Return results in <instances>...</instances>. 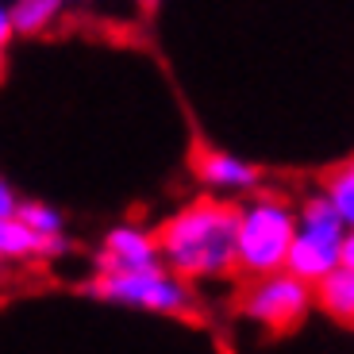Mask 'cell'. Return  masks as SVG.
<instances>
[{
    "label": "cell",
    "mask_w": 354,
    "mask_h": 354,
    "mask_svg": "<svg viewBox=\"0 0 354 354\" xmlns=\"http://www.w3.org/2000/svg\"><path fill=\"white\" fill-rule=\"evenodd\" d=\"M243 201L223 193H201L185 201L177 212L151 227L154 247L166 270L185 281H235L239 254H235V231H239Z\"/></svg>",
    "instance_id": "1"
},
{
    "label": "cell",
    "mask_w": 354,
    "mask_h": 354,
    "mask_svg": "<svg viewBox=\"0 0 354 354\" xmlns=\"http://www.w3.org/2000/svg\"><path fill=\"white\" fill-rule=\"evenodd\" d=\"M81 292L100 297L108 304H127V308L158 312L169 319H185V324H201V308L193 297V281L177 277L162 262L142 266V270H124V274H97L81 285Z\"/></svg>",
    "instance_id": "2"
},
{
    "label": "cell",
    "mask_w": 354,
    "mask_h": 354,
    "mask_svg": "<svg viewBox=\"0 0 354 354\" xmlns=\"http://www.w3.org/2000/svg\"><path fill=\"white\" fill-rule=\"evenodd\" d=\"M235 316L262 328L270 339H285L304 328L312 316V285L301 281L289 270H270V274L235 277Z\"/></svg>",
    "instance_id": "3"
},
{
    "label": "cell",
    "mask_w": 354,
    "mask_h": 354,
    "mask_svg": "<svg viewBox=\"0 0 354 354\" xmlns=\"http://www.w3.org/2000/svg\"><path fill=\"white\" fill-rule=\"evenodd\" d=\"M297 235V208L274 193H258L243 201L239 231H235V254H239V277L281 270L289 243Z\"/></svg>",
    "instance_id": "4"
},
{
    "label": "cell",
    "mask_w": 354,
    "mask_h": 354,
    "mask_svg": "<svg viewBox=\"0 0 354 354\" xmlns=\"http://www.w3.org/2000/svg\"><path fill=\"white\" fill-rule=\"evenodd\" d=\"M189 174L212 193H254V189H262V174L250 162L212 147L204 135H193V142H189Z\"/></svg>",
    "instance_id": "5"
},
{
    "label": "cell",
    "mask_w": 354,
    "mask_h": 354,
    "mask_svg": "<svg viewBox=\"0 0 354 354\" xmlns=\"http://www.w3.org/2000/svg\"><path fill=\"white\" fill-rule=\"evenodd\" d=\"M154 262H162V258L151 227H135V223L112 227L97 250V274H124V270H142Z\"/></svg>",
    "instance_id": "6"
},
{
    "label": "cell",
    "mask_w": 354,
    "mask_h": 354,
    "mask_svg": "<svg viewBox=\"0 0 354 354\" xmlns=\"http://www.w3.org/2000/svg\"><path fill=\"white\" fill-rule=\"evenodd\" d=\"M312 312H324L339 328H354V270L331 266L324 277L312 281Z\"/></svg>",
    "instance_id": "7"
},
{
    "label": "cell",
    "mask_w": 354,
    "mask_h": 354,
    "mask_svg": "<svg viewBox=\"0 0 354 354\" xmlns=\"http://www.w3.org/2000/svg\"><path fill=\"white\" fill-rule=\"evenodd\" d=\"M331 266H339V239H328V235L297 227V235L289 243V254H285V270L312 285L316 277L328 274Z\"/></svg>",
    "instance_id": "8"
},
{
    "label": "cell",
    "mask_w": 354,
    "mask_h": 354,
    "mask_svg": "<svg viewBox=\"0 0 354 354\" xmlns=\"http://www.w3.org/2000/svg\"><path fill=\"white\" fill-rule=\"evenodd\" d=\"M62 12H66V0H16L8 8L12 35H24V39L50 35L54 27L62 24Z\"/></svg>",
    "instance_id": "9"
},
{
    "label": "cell",
    "mask_w": 354,
    "mask_h": 354,
    "mask_svg": "<svg viewBox=\"0 0 354 354\" xmlns=\"http://www.w3.org/2000/svg\"><path fill=\"white\" fill-rule=\"evenodd\" d=\"M319 193L335 204V212L343 216L346 227H354V158H343L335 166L319 169Z\"/></svg>",
    "instance_id": "10"
},
{
    "label": "cell",
    "mask_w": 354,
    "mask_h": 354,
    "mask_svg": "<svg viewBox=\"0 0 354 354\" xmlns=\"http://www.w3.org/2000/svg\"><path fill=\"white\" fill-rule=\"evenodd\" d=\"M297 227L304 231H316V235H328V239H339L346 231L343 216L335 212V204L328 201L324 193H312L297 204Z\"/></svg>",
    "instance_id": "11"
},
{
    "label": "cell",
    "mask_w": 354,
    "mask_h": 354,
    "mask_svg": "<svg viewBox=\"0 0 354 354\" xmlns=\"http://www.w3.org/2000/svg\"><path fill=\"white\" fill-rule=\"evenodd\" d=\"M16 216L35 231V235H58L62 231V212L50 208V204H39V201H19L16 204Z\"/></svg>",
    "instance_id": "12"
},
{
    "label": "cell",
    "mask_w": 354,
    "mask_h": 354,
    "mask_svg": "<svg viewBox=\"0 0 354 354\" xmlns=\"http://www.w3.org/2000/svg\"><path fill=\"white\" fill-rule=\"evenodd\" d=\"M8 46H12V24H8V8L0 4V81L8 70Z\"/></svg>",
    "instance_id": "13"
},
{
    "label": "cell",
    "mask_w": 354,
    "mask_h": 354,
    "mask_svg": "<svg viewBox=\"0 0 354 354\" xmlns=\"http://www.w3.org/2000/svg\"><path fill=\"white\" fill-rule=\"evenodd\" d=\"M339 262L354 270V227H346L343 235H339Z\"/></svg>",
    "instance_id": "14"
},
{
    "label": "cell",
    "mask_w": 354,
    "mask_h": 354,
    "mask_svg": "<svg viewBox=\"0 0 354 354\" xmlns=\"http://www.w3.org/2000/svg\"><path fill=\"white\" fill-rule=\"evenodd\" d=\"M16 204H19V196L12 193V185L0 177V216H16Z\"/></svg>",
    "instance_id": "15"
},
{
    "label": "cell",
    "mask_w": 354,
    "mask_h": 354,
    "mask_svg": "<svg viewBox=\"0 0 354 354\" xmlns=\"http://www.w3.org/2000/svg\"><path fill=\"white\" fill-rule=\"evenodd\" d=\"M135 4H139L142 19H154V12H158V4H162V0H135Z\"/></svg>",
    "instance_id": "16"
},
{
    "label": "cell",
    "mask_w": 354,
    "mask_h": 354,
    "mask_svg": "<svg viewBox=\"0 0 354 354\" xmlns=\"http://www.w3.org/2000/svg\"><path fill=\"white\" fill-rule=\"evenodd\" d=\"M0 266H4V258H0Z\"/></svg>",
    "instance_id": "17"
},
{
    "label": "cell",
    "mask_w": 354,
    "mask_h": 354,
    "mask_svg": "<svg viewBox=\"0 0 354 354\" xmlns=\"http://www.w3.org/2000/svg\"><path fill=\"white\" fill-rule=\"evenodd\" d=\"M66 4H73V0H66Z\"/></svg>",
    "instance_id": "18"
}]
</instances>
